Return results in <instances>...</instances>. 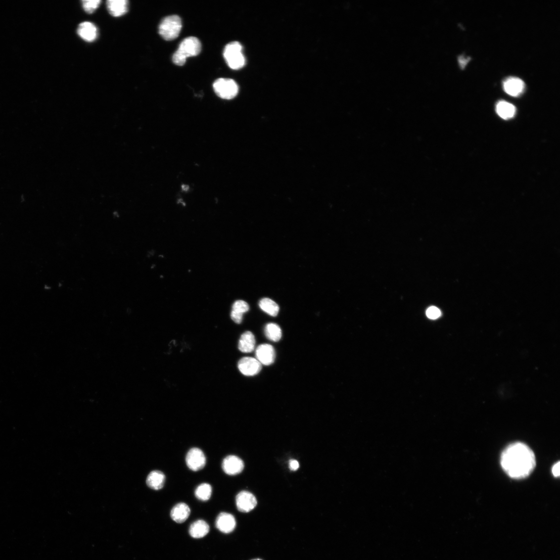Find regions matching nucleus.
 Masks as SVG:
<instances>
[{
	"mask_svg": "<svg viewBox=\"0 0 560 560\" xmlns=\"http://www.w3.org/2000/svg\"><path fill=\"white\" fill-rule=\"evenodd\" d=\"M289 467L290 470L296 471L299 468V464L297 460H291L289 461Z\"/></svg>",
	"mask_w": 560,
	"mask_h": 560,
	"instance_id": "nucleus-27",
	"label": "nucleus"
},
{
	"mask_svg": "<svg viewBox=\"0 0 560 560\" xmlns=\"http://www.w3.org/2000/svg\"><path fill=\"white\" fill-rule=\"evenodd\" d=\"M166 481V476L163 472L154 470L150 472L146 479V484L150 489L159 490L162 489Z\"/></svg>",
	"mask_w": 560,
	"mask_h": 560,
	"instance_id": "nucleus-15",
	"label": "nucleus"
},
{
	"mask_svg": "<svg viewBox=\"0 0 560 560\" xmlns=\"http://www.w3.org/2000/svg\"><path fill=\"white\" fill-rule=\"evenodd\" d=\"M240 372L246 376H253L259 373L262 370V364L256 359L245 357L238 362Z\"/></svg>",
	"mask_w": 560,
	"mask_h": 560,
	"instance_id": "nucleus-9",
	"label": "nucleus"
},
{
	"mask_svg": "<svg viewBox=\"0 0 560 560\" xmlns=\"http://www.w3.org/2000/svg\"><path fill=\"white\" fill-rule=\"evenodd\" d=\"M251 560H262L261 559H254Z\"/></svg>",
	"mask_w": 560,
	"mask_h": 560,
	"instance_id": "nucleus-29",
	"label": "nucleus"
},
{
	"mask_svg": "<svg viewBox=\"0 0 560 560\" xmlns=\"http://www.w3.org/2000/svg\"><path fill=\"white\" fill-rule=\"evenodd\" d=\"M426 316L430 319H436L441 316V312L437 307H430L426 311Z\"/></svg>",
	"mask_w": 560,
	"mask_h": 560,
	"instance_id": "nucleus-25",
	"label": "nucleus"
},
{
	"mask_svg": "<svg viewBox=\"0 0 560 560\" xmlns=\"http://www.w3.org/2000/svg\"><path fill=\"white\" fill-rule=\"evenodd\" d=\"M201 50V44L198 39L190 37L180 43L178 49L172 57V60L177 66L185 65L188 57L198 55Z\"/></svg>",
	"mask_w": 560,
	"mask_h": 560,
	"instance_id": "nucleus-2",
	"label": "nucleus"
},
{
	"mask_svg": "<svg viewBox=\"0 0 560 560\" xmlns=\"http://www.w3.org/2000/svg\"><path fill=\"white\" fill-rule=\"evenodd\" d=\"M560 462H558L552 468L553 474L556 477L560 476Z\"/></svg>",
	"mask_w": 560,
	"mask_h": 560,
	"instance_id": "nucleus-28",
	"label": "nucleus"
},
{
	"mask_svg": "<svg viewBox=\"0 0 560 560\" xmlns=\"http://www.w3.org/2000/svg\"><path fill=\"white\" fill-rule=\"evenodd\" d=\"M256 359L261 364L270 365L274 363L276 358V352L274 347L268 344H263L258 346L256 350Z\"/></svg>",
	"mask_w": 560,
	"mask_h": 560,
	"instance_id": "nucleus-11",
	"label": "nucleus"
},
{
	"mask_svg": "<svg viewBox=\"0 0 560 560\" xmlns=\"http://www.w3.org/2000/svg\"><path fill=\"white\" fill-rule=\"evenodd\" d=\"M224 57L228 66L233 70L240 69L245 65L242 47L238 42H231L225 47Z\"/></svg>",
	"mask_w": 560,
	"mask_h": 560,
	"instance_id": "nucleus-3",
	"label": "nucleus"
},
{
	"mask_svg": "<svg viewBox=\"0 0 560 560\" xmlns=\"http://www.w3.org/2000/svg\"><path fill=\"white\" fill-rule=\"evenodd\" d=\"M182 28V20L178 15H171L164 18L159 26V34L166 41L177 39Z\"/></svg>",
	"mask_w": 560,
	"mask_h": 560,
	"instance_id": "nucleus-4",
	"label": "nucleus"
},
{
	"mask_svg": "<svg viewBox=\"0 0 560 560\" xmlns=\"http://www.w3.org/2000/svg\"><path fill=\"white\" fill-rule=\"evenodd\" d=\"M212 489L210 484L204 483L200 484L195 490V496L201 501H208L212 495Z\"/></svg>",
	"mask_w": 560,
	"mask_h": 560,
	"instance_id": "nucleus-22",
	"label": "nucleus"
},
{
	"mask_svg": "<svg viewBox=\"0 0 560 560\" xmlns=\"http://www.w3.org/2000/svg\"><path fill=\"white\" fill-rule=\"evenodd\" d=\"M128 4L127 0H109L106 2L107 9L114 17L124 15L128 10Z\"/></svg>",
	"mask_w": 560,
	"mask_h": 560,
	"instance_id": "nucleus-16",
	"label": "nucleus"
},
{
	"mask_svg": "<svg viewBox=\"0 0 560 560\" xmlns=\"http://www.w3.org/2000/svg\"><path fill=\"white\" fill-rule=\"evenodd\" d=\"M255 346V338L251 331H246L243 333L239 341L238 348L243 353H251L253 351Z\"/></svg>",
	"mask_w": 560,
	"mask_h": 560,
	"instance_id": "nucleus-18",
	"label": "nucleus"
},
{
	"mask_svg": "<svg viewBox=\"0 0 560 560\" xmlns=\"http://www.w3.org/2000/svg\"><path fill=\"white\" fill-rule=\"evenodd\" d=\"M243 461L235 456H229L226 457L222 463L224 471L230 476L239 474L244 469Z\"/></svg>",
	"mask_w": 560,
	"mask_h": 560,
	"instance_id": "nucleus-8",
	"label": "nucleus"
},
{
	"mask_svg": "<svg viewBox=\"0 0 560 560\" xmlns=\"http://www.w3.org/2000/svg\"><path fill=\"white\" fill-rule=\"evenodd\" d=\"M498 115L504 120H509L513 117L515 113V108L513 105L508 102H499L496 107Z\"/></svg>",
	"mask_w": 560,
	"mask_h": 560,
	"instance_id": "nucleus-19",
	"label": "nucleus"
},
{
	"mask_svg": "<svg viewBox=\"0 0 560 560\" xmlns=\"http://www.w3.org/2000/svg\"><path fill=\"white\" fill-rule=\"evenodd\" d=\"M101 1L99 0H87V1H82V5L86 13L91 14L94 12L96 8H97Z\"/></svg>",
	"mask_w": 560,
	"mask_h": 560,
	"instance_id": "nucleus-23",
	"label": "nucleus"
},
{
	"mask_svg": "<svg viewBox=\"0 0 560 560\" xmlns=\"http://www.w3.org/2000/svg\"><path fill=\"white\" fill-rule=\"evenodd\" d=\"M249 306L243 300H237L233 306V311L243 315L249 310Z\"/></svg>",
	"mask_w": 560,
	"mask_h": 560,
	"instance_id": "nucleus-24",
	"label": "nucleus"
},
{
	"mask_svg": "<svg viewBox=\"0 0 560 560\" xmlns=\"http://www.w3.org/2000/svg\"><path fill=\"white\" fill-rule=\"evenodd\" d=\"M505 92L510 95L517 96L523 92L525 85L519 78H510L506 79L503 84Z\"/></svg>",
	"mask_w": 560,
	"mask_h": 560,
	"instance_id": "nucleus-13",
	"label": "nucleus"
},
{
	"mask_svg": "<svg viewBox=\"0 0 560 560\" xmlns=\"http://www.w3.org/2000/svg\"><path fill=\"white\" fill-rule=\"evenodd\" d=\"M215 525L221 532L225 534H229L235 529L236 521L233 514L222 512L217 516Z\"/></svg>",
	"mask_w": 560,
	"mask_h": 560,
	"instance_id": "nucleus-10",
	"label": "nucleus"
},
{
	"mask_svg": "<svg viewBox=\"0 0 560 560\" xmlns=\"http://www.w3.org/2000/svg\"><path fill=\"white\" fill-rule=\"evenodd\" d=\"M236 508L243 513H249L253 510L257 504L254 495L246 491H242L236 495L235 498Z\"/></svg>",
	"mask_w": 560,
	"mask_h": 560,
	"instance_id": "nucleus-7",
	"label": "nucleus"
},
{
	"mask_svg": "<svg viewBox=\"0 0 560 560\" xmlns=\"http://www.w3.org/2000/svg\"><path fill=\"white\" fill-rule=\"evenodd\" d=\"M265 332L266 337L273 341L277 342L282 337V330L275 323H269L266 326Z\"/></svg>",
	"mask_w": 560,
	"mask_h": 560,
	"instance_id": "nucleus-21",
	"label": "nucleus"
},
{
	"mask_svg": "<svg viewBox=\"0 0 560 560\" xmlns=\"http://www.w3.org/2000/svg\"><path fill=\"white\" fill-rule=\"evenodd\" d=\"M210 531V526L208 523L203 520H198L193 522L190 526L189 534L190 536L198 539L206 536Z\"/></svg>",
	"mask_w": 560,
	"mask_h": 560,
	"instance_id": "nucleus-17",
	"label": "nucleus"
},
{
	"mask_svg": "<svg viewBox=\"0 0 560 560\" xmlns=\"http://www.w3.org/2000/svg\"><path fill=\"white\" fill-rule=\"evenodd\" d=\"M78 34L84 40L93 42L97 37L98 30L93 23L84 22L79 25L78 29Z\"/></svg>",
	"mask_w": 560,
	"mask_h": 560,
	"instance_id": "nucleus-14",
	"label": "nucleus"
},
{
	"mask_svg": "<svg viewBox=\"0 0 560 560\" xmlns=\"http://www.w3.org/2000/svg\"><path fill=\"white\" fill-rule=\"evenodd\" d=\"M186 463L190 470L197 471L205 467L206 458L201 449L193 448L188 452L186 457Z\"/></svg>",
	"mask_w": 560,
	"mask_h": 560,
	"instance_id": "nucleus-6",
	"label": "nucleus"
},
{
	"mask_svg": "<svg viewBox=\"0 0 560 560\" xmlns=\"http://www.w3.org/2000/svg\"><path fill=\"white\" fill-rule=\"evenodd\" d=\"M213 86L215 93L223 99H232L239 92L237 84L230 79H219L215 81Z\"/></svg>",
	"mask_w": 560,
	"mask_h": 560,
	"instance_id": "nucleus-5",
	"label": "nucleus"
},
{
	"mask_svg": "<svg viewBox=\"0 0 560 560\" xmlns=\"http://www.w3.org/2000/svg\"><path fill=\"white\" fill-rule=\"evenodd\" d=\"M190 514V510L189 506L185 503H180L172 508L170 516L172 519L176 522L182 523L188 518Z\"/></svg>",
	"mask_w": 560,
	"mask_h": 560,
	"instance_id": "nucleus-12",
	"label": "nucleus"
},
{
	"mask_svg": "<svg viewBox=\"0 0 560 560\" xmlns=\"http://www.w3.org/2000/svg\"><path fill=\"white\" fill-rule=\"evenodd\" d=\"M261 309L267 314L276 317L279 311V307L273 300L269 298L262 299L259 303Z\"/></svg>",
	"mask_w": 560,
	"mask_h": 560,
	"instance_id": "nucleus-20",
	"label": "nucleus"
},
{
	"mask_svg": "<svg viewBox=\"0 0 560 560\" xmlns=\"http://www.w3.org/2000/svg\"><path fill=\"white\" fill-rule=\"evenodd\" d=\"M243 315L241 314L238 313V312L232 310L231 316L232 319L235 323H237V324H240V323L242 321Z\"/></svg>",
	"mask_w": 560,
	"mask_h": 560,
	"instance_id": "nucleus-26",
	"label": "nucleus"
},
{
	"mask_svg": "<svg viewBox=\"0 0 560 560\" xmlns=\"http://www.w3.org/2000/svg\"><path fill=\"white\" fill-rule=\"evenodd\" d=\"M501 465L510 477L522 479L530 476L536 467L535 456L529 446L520 442L514 443L503 451Z\"/></svg>",
	"mask_w": 560,
	"mask_h": 560,
	"instance_id": "nucleus-1",
	"label": "nucleus"
}]
</instances>
